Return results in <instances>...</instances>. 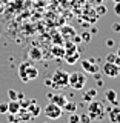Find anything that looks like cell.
<instances>
[{
    "label": "cell",
    "instance_id": "6da1fadb",
    "mask_svg": "<svg viewBox=\"0 0 120 123\" xmlns=\"http://www.w3.org/2000/svg\"><path fill=\"white\" fill-rule=\"evenodd\" d=\"M88 115H89L91 122H100L105 118L106 115V109H105V105H103L100 100H91L88 103V109H86Z\"/></svg>",
    "mask_w": 120,
    "mask_h": 123
},
{
    "label": "cell",
    "instance_id": "7a4b0ae2",
    "mask_svg": "<svg viewBox=\"0 0 120 123\" xmlns=\"http://www.w3.org/2000/svg\"><path fill=\"white\" fill-rule=\"evenodd\" d=\"M68 79H69V72H66L65 69H56L52 77H51V80H49V86L52 89H57V91L69 88Z\"/></svg>",
    "mask_w": 120,
    "mask_h": 123
},
{
    "label": "cell",
    "instance_id": "3957f363",
    "mask_svg": "<svg viewBox=\"0 0 120 123\" xmlns=\"http://www.w3.org/2000/svg\"><path fill=\"white\" fill-rule=\"evenodd\" d=\"M19 77L22 79V82L28 83L31 80H36L38 77V69L34 66L32 62H23V63L19 66Z\"/></svg>",
    "mask_w": 120,
    "mask_h": 123
},
{
    "label": "cell",
    "instance_id": "277c9868",
    "mask_svg": "<svg viewBox=\"0 0 120 123\" xmlns=\"http://www.w3.org/2000/svg\"><path fill=\"white\" fill-rule=\"evenodd\" d=\"M86 74H83L82 71H74L69 74L68 83L72 89H83L85 85H86Z\"/></svg>",
    "mask_w": 120,
    "mask_h": 123
},
{
    "label": "cell",
    "instance_id": "5b68a950",
    "mask_svg": "<svg viewBox=\"0 0 120 123\" xmlns=\"http://www.w3.org/2000/svg\"><path fill=\"white\" fill-rule=\"evenodd\" d=\"M42 112H45V115L48 118H51V120H59V118L63 115V109H62V106L56 105V103H49V105H46V108Z\"/></svg>",
    "mask_w": 120,
    "mask_h": 123
},
{
    "label": "cell",
    "instance_id": "8992f818",
    "mask_svg": "<svg viewBox=\"0 0 120 123\" xmlns=\"http://www.w3.org/2000/svg\"><path fill=\"white\" fill-rule=\"evenodd\" d=\"M79 62H80V65H82V68H83V72H88V74H95V72H100V66L97 65V62L92 59V57L79 60Z\"/></svg>",
    "mask_w": 120,
    "mask_h": 123
},
{
    "label": "cell",
    "instance_id": "52a82bcc",
    "mask_svg": "<svg viewBox=\"0 0 120 123\" xmlns=\"http://www.w3.org/2000/svg\"><path fill=\"white\" fill-rule=\"evenodd\" d=\"M100 69H102L103 74L106 77H109V79H115V77L120 75V66L115 65V63H111V62H105V65Z\"/></svg>",
    "mask_w": 120,
    "mask_h": 123
},
{
    "label": "cell",
    "instance_id": "ba28073f",
    "mask_svg": "<svg viewBox=\"0 0 120 123\" xmlns=\"http://www.w3.org/2000/svg\"><path fill=\"white\" fill-rule=\"evenodd\" d=\"M63 60L66 62L68 65H74L80 60V52L79 49H72V51H65V57Z\"/></svg>",
    "mask_w": 120,
    "mask_h": 123
},
{
    "label": "cell",
    "instance_id": "9c48e42d",
    "mask_svg": "<svg viewBox=\"0 0 120 123\" xmlns=\"http://www.w3.org/2000/svg\"><path fill=\"white\" fill-rule=\"evenodd\" d=\"M108 118H109L111 123H120V106L119 105L108 108Z\"/></svg>",
    "mask_w": 120,
    "mask_h": 123
},
{
    "label": "cell",
    "instance_id": "30bf717a",
    "mask_svg": "<svg viewBox=\"0 0 120 123\" xmlns=\"http://www.w3.org/2000/svg\"><path fill=\"white\" fill-rule=\"evenodd\" d=\"M48 97L52 103H56V105H59V106H63L65 103L68 102V97L65 94H52V92H49Z\"/></svg>",
    "mask_w": 120,
    "mask_h": 123
},
{
    "label": "cell",
    "instance_id": "8fae6325",
    "mask_svg": "<svg viewBox=\"0 0 120 123\" xmlns=\"http://www.w3.org/2000/svg\"><path fill=\"white\" fill-rule=\"evenodd\" d=\"M26 109L29 111V114L32 115V118L38 117V115L42 114V111H43V109H42V108H40V105H38V103L36 102V100H32V102H31L29 105H28V108H26Z\"/></svg>",
    "mask_w": 120,
    "mask_h": 123
},
{
    "label": "cell",
    "instance_id": "7c38bea8",
    "mask_svg": "<svg viewBox=\"0 0 120 123\" xmlns=\"http://www.w3.org/2000/svg\"><path fill=\"white\" fill-rule=\"evenodd\" d=\"M95 97H97V89H95V88H88V89H85V92H83V102L89 103L91 100H94Z\"/></svg>",
    "mask_w": 120,
    "mask_h": 123
},
{
    "label": "cell",
    "instance_id": "4fadbf2b",
    "mask_svg": "<svg viewBox=\"0 0 120 123\" xmlns=\"http://www.w3.org/2000/svg\"><path fill=\"white\" fill-rule=\"evenodd\" d=\"M62 37H63V40H69V38H72L76 36V29L72 28V26H63V28H62Z\"/></svg>",
    "mask_w": 120,
    "mask_h": 123
},
{
    "label": "cell",
    "instance_id": "5bb4252c",
    "mask_svg": "<svg viewBox=\"0 0 120 123\" xmlns=\"http://www.w3.org/2000/svg\"><path fill=\"white\" fill-rule=\"evenodd\" d=\"M28 57H29L31 62H40L43 55H42V51L38 48H31L28 51Z\"/></svg>",
    "mask_w": 120,
    "mask_h": 123
},
{
    "label": "cell",
    "instance_id": "9a60e30c",
    "mask_svg": "<svg viewBox=\"0 0 120 123\" xmlns=\"http://www.w3.org/2000/svg\"><path fill=\"white\" fill-rule=\"evenodd\" d=\"M105 98L108 100V102L111 103L113 106H115V105H119V98H117V92H115L114 89H108L106 92H105Z\"/></svg>",
    "mask_w": 120,
    "mask_h": 123
},
{
    "label": "cell",
    "instance_id": "2e32d148",
    "mask_svg": "<svg viewBox=\"0 0 120 123\" xmlns=\"http://www.w3.org/2000/svg\"><path fill=\"white\" fill-rule=\"evenodd\" d=\"M17 114H19V117H20V122H23V123H25V122H31V120H32V115L29 114V111L26 109V108H20Z\"/></svg>",
    "mask_w": 120,
    "mask_h": 123
},
{
    "label": "cell",
    "instance_id": "e0dca14e",
    "mask_svg": "<svg viewBox=\"0 0 120 123\" xmlns=\"http://www.w3.org/2000/svg\"><path fill=\"white\" fill-rule=\"evenodd\" d=\"M51 54H52V57H56V59H63L65 57V48L62 45L60 46L54 45L52 49H51Z\"/></svg>",
    "mask_w": 120,
    "mask_h": 123
},
{
    "label": "cell",
    "instance_id": "ac0fdd59",
    "mask_svg": "<svg viewBox=\"0 0 120 123\" xmlns=\"http://www.w3.org/2000/svg\"><path fill=\"white\" fill-rule=\"evenodd\" d=\"M62 109H63V112H66V114L76 112V111H77V103H76V102H72V100H71V102L68 100V102L65 103L63 106H62Z\"/></svg>",
    "mask_w": 120,
    "mask_h": 123
},
{
    "label": "cell",
    "instance_id": "d6986e66",
    "mask_svg": "<svg viewBox=\"0 0 120 123\" xmlns=\"http://www.w3.org/2000/svg\"><path fill=\"white\" fill-rule=\"evenodd\" d=\"M19 109H20V103H19V100H9V102H8V112L17 114Z\"/></svg>",
    "mask_w": 120,
    "mask_h": 123
},
{
    "label": "cell",
    "instance_id": "ffe728a7",
    "mask_svg": "<svg viewBox=\"0 0 120 123\" xmlns=\"http://www.w3.org/2000/svg\"><path fill=\"white\" fill-rule=\"evenodd\" d=\"M6 117H8V122H9V123H22V122H20V117H19V114L6 112Z\"/></svg>",
    "mask_w": 120,
    "mask_h": 123
},
{
    "label": "cell",
    "instance_id": "44dd1931",
    "mask_svg": "<svg viewBox=\"0 0 120 123\" xmlns=\"http://www.w3.org/2000/svg\"><path fill=\"white\" fill-rule=\"evenodd\" d=\"M68 123H80V114L77 112L68 114Z\"/></svg>",
    "mask_w": 120,
    "mask_h": 123
},
{
    "label": "cell",
    "instance_id": "7402d4cb",
    "mask_svg": "<svg viewBox=\"0 0 120 123\" xmlns=\"http://www.w3.org/2000/svg\"><path fill=\"white\" fill-rule=\"evenodd\" d=\"M95 12H97L99 17H103V15L106 14V8L103 6V5H99L97 8H95Z\"/></svg>",
    "mask_w": 120,
    "mask_h": 123
},
{
    "label": "cell",
    "instance_id": "603a6c76",
    "mask_svg": "<svg viewBox=\"0 0 120 123\" xmlns=\"http://www.w3.org/2000/svg\"><path fill=\"white\" fill-rule=\"evenodd\" d=\"M8 112V102H0V114Z\"/></svg>",
    "mask_w": 120,
    "mask_h": 123
},
{
    "label": "cell",
    "instance_id": "cb8c5ba5",
    "mask_svg": "<svg viewBox=\"0 0 120 123\" xmlns=\"http://www.w3.org/2000/svg\"><path fill=\"white\" fill-rule=\"evenodd\" d=\"M80 122H83V123H92L91 118H89V115H88V112L80 114Z\"/></svg>",
    "mask_w": 120,
    "mask_h": 123
},
{
    "label": "cell",
    "instance_id": "d4e9b609",
    "mask_svg": "<svg viewBox=\"0 0 120 123\" xmlns=\"http://www.w3.org/2000/svg\"><path fill=\"white\" fill-rule=\"evenodd\" d=\"M115 59H117V54H115V52H111V54L106 55V62H111V63H114Z\"/></svg>",
    "mask_w": 120,
    "mask_h": 123
},
{
    "label": "cell",
    "instance_id": "484cf974",
    "mask_svg": "<svg viewBox=\"0 0 120 123\" xmlns=\"http://www.w3.org/2000/svg\"><path fill=\"white\" fill-rule=\"evenodd\" d=\"M8 97H9V100H17V92L14 89H9L8 91Z\"/></svg>",
    "mask_w": 120,
    "mask_h": 123
},
{
    "label": "cell",
    "instance_id": "4316f807",
    "mask_svg": "<svg viewBox=\"0 0 120 123\" xmlns=\"http://www.w3.org/2000/svg\"><path fill=\"white\" fill-rule=\"evenodd\" d=\"M114 14L120 17V2H115L114 3Z\"/></svg>",
    "mask_w": 120,
    "mask_h": 123
},
{
    "label": "cell",
    "instance_id": "83f0119b",
    "mask_svg": "<svg viewBox=\"0 0 120 123\" xmlns=\"http://www.w3.org/2000/svg\"><path fill=\"white\" fill-rule=\"evenodd\" d=\"M111 29H113L114 32H120V23H113V26H111Z\"/></svg>",
    "mask_w": 120,
    "mask_h": 123
},
{
    "label": "cell",
    "instance_id": "f1b7e54d",
    "mask_svg": "<svg viewBox=\"0 0 120 123\" xmlns=\"http://www.w3.org/2000/svg\"><path fill=\"white\" fill-rule=\"evenodd\" d=\"M114 45H115L114 38H108V40H106V46H108V48H114Z\"/></svg>",
    "mask_w": 120,
    "mask_h": 123
},
{
    "label": "cell",
    "instance_id": "f546056e",
    "mask_svg": "<svg viewBox=\"0 0 120 123\" xmlns=\"http://www.w3.org/2000/svg\"><path fill=\"white\" fill-rule=\"evenodd\" d=\"M82 40H85V42H89L91 40V34H83V36H82Z\"/></svg>",
    "mask_w": 120,
    "mask_h": 123
},
{
    "label": "cell",
    "instance_id": "4dcf8cb0",
    "mask_svg": "<svg viewBox=\"0 0 120 123\" xmlns=\"http://www.w3.org/2000/svg\"><path fill=\"white\" fill-rule=\"evenodd\" d=\"M22 98H25V94H23V92H20V94H17V100H22Z\"/></svg>",
    "mask_w": 120,
    "mask_h": 123
},
{
    "label": "cell",
    "instance_id": "1f68e13d",
    "mask_svg": "<svg viewBox=\"0 0 120 123\" xmlns=\"http://www.w3.org/2000/svg\"><path fill=\"white\" fill-rule=\"evenodd\" d=\"M97 86H103V82H102V80H100V79L97 80Z\"/></svg>",
    "mask_w": 120,
    "mask_h": 123
},
{
    "label": "cell",
    "instance_id": "d6a6232c",
    "mask_svg": "<svg viewBox=\"0 0 120 123\" xmlns=\"http://www.w3.org/2000/svg\"><path fill=\"white\" fill-rule=\"evenodd\" d=\"M115 54H117V55L120 57V49H117V52H115Z\"/></svg>",
    "mask_w": 120,
    "mask_h": 123
},
{
    "label": "cell",
    "instance_id": "836d02e7",
    "mask_svg": "<svg viewBox=\"0 0 120 123\" xmlns=\"http://www.w3.org/2000/svg\"><path fill=\"white\" fill-rule=\"evenodd\" d=\"M0 2H11V0H0Z\"/></svg>",
    "mask_w": 120,
    "mask_h": 123
},
{
    "label": "cell",
    "instance_id": "e575fe53",
    "mask_svg": "<svg viewBox=\"0 0 120 123\" xmlns=\"http://www.w3.org/2000/svg\"><path fill=\"white\" fill-rule=\"evenodd\" d=\"M113 2H114V3H115V2H120V0H113Z\"/></svg>",
    "mask_w": 120,
    "mask_h": 123
},
{
    "label": "cell",
    "instance_id": "d590c367",
    "mask_svg": "<svg viewBox=\"0 0 120 123\" xmlns=\"http://www.w3.org/2000/svg\"><path fill=\"white\" fill-rule=\"evenodd\" d=\"M0 11H2V3H0Z\"/></svg>",
    "mask_w": 120,
    "mask_h": 123
},
{
    "label": "cell",
    "instance_id": "8d00e7d4",
    "mask_svg": "<svg viewBox=\"0 0 120 123\" xmlns=\"http://www.w3.org/2000/svg\"><path fill=\"white\" fill-rule=\"evenodd\" d=\"M45 123H49V122H45Z\"/></svg>",
    "mask_w": 120,
    "mask_h": 123
},
{
    "label": "cell",
    "instance_id": "74e56055",
    "mask_svg": "<svg viewBox=\"0 0 120 123\" xmlns=\"http://www.w3.org/2000/svg\"><path fill=\"white\" fill-rule=\"evenodd\" d=\"M25 123H28V122H25Z\"/></svg>",
    "mask_w": 120,
    "mask_h": 123
}]
</instances>
